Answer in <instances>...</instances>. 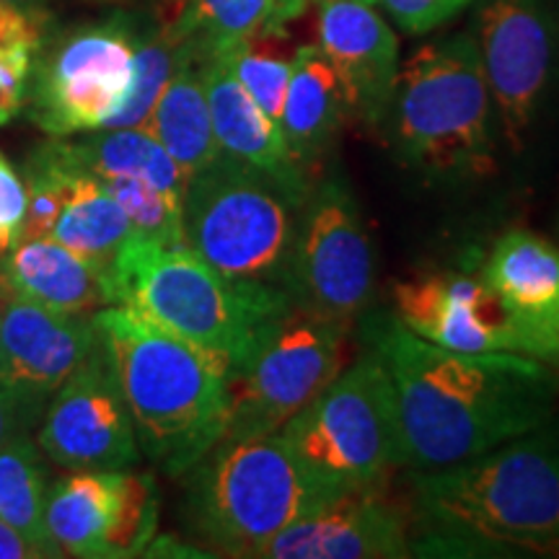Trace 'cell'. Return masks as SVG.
I'll return each instance as SVG.
<instances>
[{"label":"cell","instance_id":"6","mask_svg":"<svg viewBox=\"0 0 559 559\" xmlns=\"http://www.w3.org/2000/svg\"><path fill=\"white\" fill-rule=\"evenodd\" d=\"M187 474L190 531L223 557L262 559L275 536L342 495L313 481L280 432L221 438Z\"/></svg>","mask_w":559,"mask_h":559},{"label":"cell","instance_id":"26","mask_svg":"<svg viewBox=\"0 0 559 559\" xmlns=\"http://www.w3.org/2000/svg\"><path fill=\"white\" fill-rule=\"evenodd\" d=\"M66 156L99 179H143L185 198L187 177L145 128H107L86 138H58Z\"/></svg>","mask_w":559,"mask_h":559},{"label":"cell","instance_id":"4","mask_svg":"<svg viewBox=\"0 0 559 559\" xmlns=\"http://www.w3.org/2000/svg\"><path fill=\"white\" fill-rule=\"evenodd\" d=\"M495 107L472 32L425 41L400 66L383 132L396 160L436 185L495 174Z\"/></svg>","mask_w":559,"mask_h":559},{"label":"cell","instance_id":"36","mask_svg":"<svg viewBox=\"0 0 559 559\" xmlns=\"http://www.w3.org/2000/svg\"><path fill=\"white\" fill-rule=\"evenodd\" d=\"M47 0H0V5H9V9H19L24 13H34V16H41L45 13Z\"/></svg>","mask_w":559,"mask_h":559},{"label":"cell","instance_id":"1","mask_svg":"<svg viewBox=\"0 0 559 559\" xmlns=\"http://www.w3.org/2000/svg\"><path fill=\"white\" fill-rule=\"evenodd\" d=\"M400 407L404 469L430 472L498 449L557 415L559 370L519 353H456L412 334L391 309L358 319Z\"/></svg>","mask_w":559,"mask_h":559},{"label":"cell","instance_id":"9","mask_svg":"<svg viewBox=\"0 0 559 559\" xmlns=\"http://www.w3.org/2000/svg\"><path fill=\"white\" fill-rule=\"evenodd\" d=\"M353 324L293 309L257 342L228 379L223 438H257L283 430L345 368Z\"/></svg>","mask_w":559,"mask_h":559},{"label":"cell","instance_id":"10","mask_svg":"<svg viewBox=\"0 0 559 559\" xmlns=\"http://www.w3.org/2000/svg\"><path fill=\"white\" fill-rule=\"evenodd\" d=\"M293 306L355 324L376 296V251L353 190L340 174L313 179L300 207L288 272Z\"/></svg>","mask_w":559,"mask_h":559},{"label":"cell","instance_id":"17","mask_svg":"<svg viewBox=\"0 0 559 559\" xmlns=\"http://www.w3.org/2000/svg\"><path fill=\"white\" fill-rule=\"evenodd\" d=\"M394 317L417 337L456 353H521V342L485 277L432 272L394 288Z\"/></svg>","mask_w":559,"mask_h":559},{"label":"cell","instance_id":"30","mask_svg":"<svg viewBox=\"0 0 559 559\" xmlns=\"http://www.w3.org/2000/svg\"><path fill=\"white\" fill-rule=\"evenodd\" d=\"M109 192L128 215L135 239L156 241L164 247H187L185 241V207L179 194L158 190L143 179H104Z\"/></svg>","mask_w":559,"mask_h":559},{"label":"cell","instance_id":"13","mask_svg":"<svg viewBox=\"0 0 559 559\" xmlns=\"http://www.w3.org/2000/svg\"><path fill=\"white\" fill-rule=\"evenodd\" d=\"M45 523L60 555L138 557L156 536V481L132 469L70 472L47 489Z\"/></svg>","mask_w":559,"mask_h":559},{"label":"cell","instance_id":"19","mask_svg":"<svg viewBox=\"0 0 559 559\" xmlns=\"http://www.w3.org/2000/svg\"><path fill=\"white\" fill-rule=\"evenodd\" d=\"M319 50L342 83L349 120L381 130L400 75V39L389 21L360 0L321 3Z\"/></svg>","mask_w":559,"mask_h":559},{"label":"cell","instance_id":"38","mask_svg":"<svg viewBox=\"0 0 559 559\" xmlns=\"http://www.w3.org/2000/svg\"><path fill=\"white\" fill-rule=\"evenodd\" d=\"M309 3H317V5H321V3H330V0H309ZM360 3H379V0H360Z\"/></svg>","mask_w":559,"mask_h":559},{"label":"cell","instance_id":"35","mask_svg":"<svg viewBox=\"0 0 559 559\" xmlns=\"http://www.w3.org/2000/svg\"><path fill=\"white\" fill-rule=\"evenodd\" d=\"M24 430L21 428V417H19V409H16V402L11 400V394L5 391L3 383H0V445L9 440L13 432Z\"/></svg>","mask_w":559,"mask_h":559},{"label":"cell","instance_id":"15","mask_svg":"<svg viewBox=\"0 0 559 559\" xmlns=\"http://www.w3.org/2000/svg\"><path fill=\"white\" fill-rule=\"evenodd\" d=\"M99 342L94 313H70L34 304L11 290L0 324V383L16 402L21 428L45 415L62 383Z\"/></svg>","mask_w":559,"mask_h":559},{"label":"cell","instance_id":"14","mask_svg":"<svg viewBox=\"0 0 559 559\" xmlns=\"http://www.w3.org/2000/svg\"><path fill=\"white\" fill-rule=\"evenodd\" d=\"M37 445L68 472L135 469L143 459L120 379L99 337L47 404Z\"/></svg>","mask_w":559,"mask_h":559},{"label":"cell","instance_id":"5","mask_svg":"<svg viewBox=\"0 0 559 559\" xmlns=\"http://www.w3.org/2000/svg\"><path fill=\"white\" fill-rule=\"evenodd\" d=\"M111 277L120 306L205 349L230 373L293 309L285 293L234 283L190 247H164L135 236L117 257Z\"/></svg>","mask_w":559,"mask_h":559},{"label":"cell","instance_id":"27","mask_svg":"<svg viewBox=\"0 0 559 559\" xmlns=\"http://www.w3.org/2000/svg\"><path fill=\"white\" fill-rule=\"evenodd\" d=\"M47 477L41 466V449L19 430L0 445V521L16 528L41 557H60L45 523Z\"/></svg>","mask_w":559,"mask_h":559},{"label":"cell","instance_id":"39","mask_svg":"<svg viewBox=\"0 0 559 559\" xmlns=\"http://www.w3.org/2000/svg\"><path fill=\"white\" fill-rule=\"evenodd\" d=\"M557 226H559V218H557Z\"/></svg>","mask_w":559,"mask_h":559},{"label":"cell","instance_id":"22","mask_svg":"<svg viewBox=\"0 0 559 559\" xmlns=\"http://www.w3.org/2000/svg\"><path fill=\"white\" fill-rule=\"evenodd\" d=\"M347 120L345 91L330 60L319 45L298 47L293 52L290 81L277 122L290 156L311 174L332 151Z\"/></svg>","mask_w":559,"mask_h":559},{"label":"cell","instance_id":"23","mask_svg":"<svg viewBox=\"0 0 559 559\" xmlns=\"http://www.w3.org/2000/svg\"><path fill=\"white\" fill-rule=\"evenodd\" d=\"M50 148L60 164V205L47 239L111 272L132 236L128 215L107 181L73 164L58 138L50 140Z\"/></svg>","mask_w":559,"mask_h":559},{"label":"cell","instance_id":"32","mask_svg":"<svg viewBox=\"0 0 559 559\" xmlns=\"http://www.w3.org/2000/svg\"><path fill=\"white\" fill-rule=\"evenodd\" d=\"M379 3L404 34L417 37L449 24L474 0H379Z\"/></svg>","mask_w":559,"mask_h":559},{"label":"cell","instance_id":"24","mask_svg":"<svg viewBox=\"0 0 559 559\" xmlns=\"http://www.w3.org/2000/svg\"><path fill=\"white\" fill-rule=\"evenodd\" d=\"M306 5L309 0H169L156 24L202 58L239 41L285 34Z\"/></svg>","mask_w":559,"mask_h":559},{"label":"cell","instance_id":"2","mask_svg":"<svg viewBox=\"0 0 559 559\" xmlns=\"http://www.w3.org/2000/svg\"><path fill=\"white\" fill-rule=\"evenodd\" d=\"M412 557L559 559V415L445 469L407 474Z\"/></svg>","mask_w":559,"mask_h":559},{"label":"cell","instance_id":"16","mask_svg":"<svg viewBox=\"0 0 559 559\" xmlns=\"http://www.w3.org/2000/svg\"><path fill=\"white\" fill-rule=\"evenodd\" d=\"M409 508L391 500L386 481L342 492L270 542L262 559H407Z\"/></svg>","mask_w":559,"mask_h":559},{"label":"cell","instance_id":"20","mask_svg":"<svg viewBox=\"0 0 559 559\" xmlns=\"http://www.w3.org/2000/svg\"><path fill=\"white\" fill-rule=\"evenodd\" d=\"M200 73L223 156L243 160L251 169L267 174L296 198H309L313 177L290 156L280 124L251 99L226 60L221 55H202Z\"/></svg>","mask_w":559,"mask_h":559},{"label":"cell","instance_id":"31","mask_svg":"<svg viewBox=\"0 0 559 559\" xmlns=\"http://www.w3.org/2000/svg\"><path fill=\"white\" fill-rule=\"evenodd\" d=\"M264 39L267 37L239 41V45L213 55H221L226 60L230 73L239 79L251 99L260 104L264 115L270 120L280 122V111H283L285 91H288L290 81L293 58H280L270 47H264Z\"/></svg>","mask_w":559,"mask_h":559},{"label":"cell","instance_id":"29","mask_svg":"<svg viewBox=\"0 0 559 559\" xmlns=\"http://www.w3.org/2000/svg\"><path fill=\"white\" fill-rule=\"evenodd\" d=\"M39 50L41 16L0 5V128L24 107Z\"/></svg>","mask_w":559,"mask_h":559},{"label":"cell","instance_id":"33","mask_svg":"<svg viewBox=\"0 0 559 559\" xmlns=\"http://www.w3.org/2000/svg\"><path fill=\"white\" fill-rule=\"evenodd\" d=\"M26 202L29 198H26L24 174L13 169L11 160L0 153V260L24 236Z\"/></svg>","mask_w":559,"mask_h":559},{"label":"cell","instance_id":"18","mask_svg":"<svg viewBox=\"0 0 559 559\" xmlns=\"http://www.w3.org/2000/svg\"><path fill=\"white\" fill-rule=\"evenodd\" d=\"M481 277L498 296L521 353L559 370V247L528 228H510L489 249Z\"/></svg>","mask_w":559,"mask_h":559},{"label":"cell","instance_id":"25","mask_svg":"<svg viewBox=\"0 0 559 559\" xmlns=\"http://www.w3.org/2000/svg\"><path fill=\"white\" fill-rule=\"evenodd\" d=\"M140 128L148 130L169 151L187 179L223 156L210 120L198 55L190 52L179 62L153 104L148 120Z\"/></svg>","mask_w":559,"mask_h":559},{"label":"cell","instance_id":"7","mask_svg":"<svg viewBox=\"0 0 559 559\" xmlns=\"http://www.w3.org/2000/svg\"><path fill=\"white\" fill-rule=\"evenodd\" d=\"M304 202L267 174L221 156L187 179L185 241L234 283L288 296Z\"/></svg>","mask_w":559,"mask_h":559},{"label":"cell","instance_id":"11","mask_svg":"<svg viewBox=\"0 0 559 559\" xmlns=\"http://www.w3.org/2000/svg\"><path fill=\"white\" fill-rule=\"evenodd\" d=\"M472 34L500 135L519 156L528 145L557 75V0H481Z\"/></svg>","mask_w":559,"mask_h":559},{"label":"cell","instance_id":"3","mask_svg":"<svg viewBox=\"0 0 559 559\" xmlns=\"http://www.w3.org/2000/svg\"><path fill=\"white\" fill-rule=\"evenodd\" d=\"M128 402L140 453L166 477H187L228 425L230 370L130 306L94 313Z\"/></svg>","mask_w":559,"mask_h":559},{"label":"cell","instance_id":"12","mask_svg":"<svg viewBox=\"0 0 559 559\" xmlns=\"http://www.w3.org/2000/svg\"><path fill=\"white\" fill-rule=\"evenodd\" d=\"M130 19L115 16L70 34L39 68L29 117L50 138H75L109 128L135 75Z\"/></svg>","mask_w":559,"mask_h":559},{"label":"cell","instance_id":"37","mask_svg":"<svg viewBox=\"0 0 559 559\" xmlns=\"http://www.w3.org/2000/svg\"><path fill=\"white\" fill-rule=\"evenodd\" d=\"M11 298V288L9 283H5V277L0 275V324H3V313H5V304H9Z\"/></svg>","mask_w":559,"mask_h":559},{"label":"cell","instance_id":"28","mask_svg":"<svg viewBox=\"0 0 559 559\" xmlns=\"http://www.w3.org/2000/svg\"><path fill=\"white\" fill-rule=\"evenodd\" d=\"M190 52H194L190 45H179V41H174L158 24L145 34L138 32L135 75H132L130 94L128 99H124L122 109L115 115V120L109 122V128H140V124L148 120L153 104H156L160 91H164L166 83H169L174 70L179 68V62Z\"/></svg>","mask_w":559,"mask_h":559},{"label":"cell","instance_id":"21","mask_svg":"<svg viewBox=\"0 0 559 559\" xmlns=\"http://www.w3.org/2000/svg\"><path fill=\"white\" fill-rule=\"evenodd\" d=\"M0 275L13 293L58 311L96 313L120 306L109 270L83 260L47 236L21 239L0 260Z\"/></svg>","mask_w":559,"mask_h":559},{"label":"cell","instance_id":"34","mask_svg":"<svg viewBox=\"0 0 559 559\" xmlns=\"http://www.w3.org/2000/svg\"><path fill=\"white\" fill-rule=\"evenodd\" d=\"M37 557L41 555L34 544L26 542L16 528L9 526V523L0 521V559H37Z\"/></svg>","mask_w":559,"mask_h":559},{"label":"cell","instance_id":"8","mask_svg":"<svg viewBox=\"0 0 559 559\" xmlns=\"http://www.w3.org/2000/svg\"><path fill=\"white\" fill-rule=\"evenodd\" d=\"M285 440L304 472L332 492L389 481L404 469L400 407L391 379L366 347L342 373L283 425Z\"/></svg>","mask_w":559,"mask_h":559}]
</instances>
